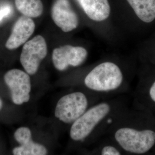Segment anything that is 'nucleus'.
I'll list each match as a JSON object with an SVG mask.
<instances>
[{"instance_id": "f257e3e1", "label": "nucleus", "mask_w": 155, "mask_h": 155, "mask_svg": "<svg viewBox=\"0 0 155 155\" xmlns=\"http://www.w3.org/2000/svg\"><path fill=\"white\" fill-rule=\"evenodd\" d=\"M125 109L113 101H101L90 106L69 127L72 147L79 150L87 148L102 139L111 124Z\"/></svg>"}, {"instance_id": "f03ea898", "label": "nucleus", "mask_w": 155, "mask_h": 155, "mask_svg": "<svg viewBox=\"0 0 155 155\" xmlns=\"http://www.w3.org/2000/svg\"><path fill=\"white\" fill-rule=\"evenodd\" d=\"M125 155H145L155 147V129L141 125L140 118L125 109L111 124L105 136Z\"/></svg>"}, {"instance_id": "7ed1b4c3", "label": "nucleus", "mask_w": 155, "mask_h": 155, "mask_svg": "<svg viewBox=\"0 0 155 155\" xmlns=\"http://www.w3.org/2000/svg\"><path fill=\"white\" fill-rule=\"evenodd\" d=\"M124 77L120 67L111 61L101 63L84 78V88L94 94H107L121 89Z\"/></svg>"}, {"instance_id": "20e7f679", "label": "nucleus", "mask_w": 155, "mask_h": 155, "mask_svg": "<svg viewBox=\"0 0 155 155\" xmlns=\"http://www.w3.org/2000/svg\"><path fill=\"white\" fill-rule=\"evenodd\" d=\"M93 100L87 92L83 90L72 91L62 96L55 107L56 120L69 128L90 106L95 104Z\"/></svg>"}, {"instance_id": "39448f33", "label": "nucleus", "mask_w": 155, "mask_h": 155, "mask_svg": "<svg viewBox=\"0 0 155 155\" xmlns=\"http://www.w3.org/2000/svg\"><path fill=\"white\" fill-rule=\"evenodd\" d=\"M48 48L45 38L38 35L27 41L22 47L20 62L29 75H34L47 55Z\"/></svg>"}, {"instance_id": "423d86ee", "label": "nucleus", "mask_w": 155, "mask_h": 155, "mask_svg": "<svg viewBox=\"0 0 155 155\" xmlns=\"http://www.w3.org/2000/svg\"><path fill=\"white\" fill-rule=\"evenodd\" d=\"M4 81L11 91L13 102L18 105L28 102L31 90L29 74L22 70L13 69L4 75Z\"/></svg>"}, {"instance_id": "0eeeda50", "label": "nucleus", "mask_w": 155, "mask_h": 155, "mask_svg": "<svg viewBox=\"0 0 155 155\" xmlns=\"http://www.w3.org/2000/svg\"><path fill=\"white\" fill-rule=\"evenodd\" d=\"M88 52L82 46L64 45L53 50L52 59L56 70L64 71L69 67H78L87 58Z\"/></svg>"}, {"instance_id": "6e6552de", "label": "nucleus", "mask_w": 155, "mask_h": 155, "mask_svg": "<svg viewBox=\"0 0 155 155\" xmlns=\"http://www.w3.org/2000/svg\"><path fill=\"white\" fill-rule=\"evenodd\" d=\"M53 21L64 32H70L77 29L79 19L72 9L69 0H55L51 8Z\"/></svg>"}, {"instance_id": "1a4fd4ad", "label": "nucleus", "mask_w": 155, "mask_h": 155, "mask_svg": "<svg viewBox=\"0 0 155 155\" xmlns=\"http://www.w3.org/2000/svg\"><path fill=\"white\" fill-rule=\"evenodd\" d=\"M14 137L19 146L13 148V155H48L49 150L43 144L34 142L32 132L28 127H19L14 133Z\"/></svg>"}, {"instance_id": "9d476101", "label": "nucleus", "mask_w": 155, "mask_h": 155, "mask_svg": "<svg viewBox=\"0 0 155 155\" xmlns=\"http://www.w3.org/2000/svg\"><path fill=\"white\" fill-rule=\"evenodd\" d=\"M35 29V24L30 17L22 16L15 23L12 33L6 42V48L15 50L24 45L32 35Z\"/></svg>"}, {"instance_id": "9b49d317", "label": "nucleus", "mask_w": 155, "mask_h": 155, "mask_svg": "<svg viewBox=\"0 0 155 155\" xmlns=\"http://www.w3.org/2000/svg\"><path fill=\"white\" fill-rule=\"evenodd\" d=\"M84 13L96 22H102L110 15V6L108 0H77Z\"/></svg>"}, {"instance_id": "f8f14e48", "label": "nucleus", "mask_w": 155, "mask_h": 155, "mask_svg": "<svg viewBox=\"0 0 155 155\" xmlns=\"http://www.w3.org/2000/svg\"><path fill=\"white\" fill-rule=\"evenodd\" d=\"M135 15L145 23L155 20V0H127Z\"/></svg>"}, {"instance_id": "ddd939ff", "label": "nucleus", "mask_w": 155, "mask_h": 155, "mask_svg": "<svg viewBox=\"0 0 155 155\" xmlns=\"http://www.w3.org/2000/svg\"><path fill=\"white\" fill-rule=\"evenodd\" d=\"M15 5L23 16L30 18L40 16L43 12V5L41 0H15Z\"/></svg>"}, {"instance_id": "4468645a", "label": "nucleus", "mask_w": 155, "mask_h": 155, "mask_svg": "<svg viewBox=\"0 0 155 155\" xmlns=\"http://www.w3.org/2000/svg\"><path fill=\"white\" fill-rule=\"evenodd\" d=\"M95 148L98 155H125L122 150L107 136L101 139Z\"/></svg>"}, {"instance_id": "2eb2a0df", "label": "nucleus", "mask_w": 155, "mask_h": 155, "mask_svg": "<svg viewBox=\"0 0 155 155\" xmlns=\"http://www.w3.org/2000/svg\"><path fill=\"white\" fill-rule=\"evenodd\" d=\"M12 7L9 5H5L0 8V22L11 13Z\"/></svg>"}, {"instance_id": "dca6fc26", "label": "nucleus", "mask_w": 155, "mask_h": 155, "mask_svg": "<svg viewBox=\"0 0 155 155\" xmlns=\"http://www.w3.org/2000/svg\"><path fill=\"white\" fill-rule=\"evenodd\" d=\"M148 96L151 101L155 104V81L152 83L148 90Z\"/></svg>"}, {"instance_id": "f3484780", "label": "nucleus", "mask_w": 155, "mask_h": 155, "mask_svg": "<svg viewBox=\"0 0 155 155\" xmlns=\"http://www.w3.org/2000/svg\"><path fill=\"white\" fill-rule=\"evenodd\" d=\"M2 105H3V104H2V100L0 99V110H1V109H2Z\"/></svg>"}]
</instances>
